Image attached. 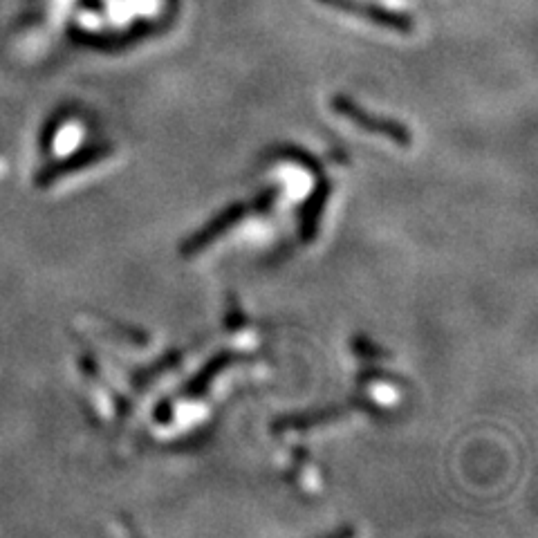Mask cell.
I'll use <instances>...</instances> for the list:
<instances>
[{"mask_svg":"<svg viewBox=\"0 0 538 538\" xmlns=\"http://www.w3.org/2000/svg\"><path fill=\"white\" fill-rule=\"evenodd\" d=\"M321 5H326L330 9H337V12L357 16L361 21H368L379 27H386V30L395 32H413L415 21L411 14L397 12V9H388L384 5L366 3V0H319Z\"/></svg>","mask_w":538,"mask_h":538,"instance_id":"cell-1","label":"cell"},{"mask_svg":"<svg viewBox=\"0 0 538 538\" xmlns=\"http://www.w3.org/2000/svg\"><path fill=\"white\" fill-rule=\"evenodd\" d=\"M81 7L90 9V12H104L106 0H81Z\"/></svg>","mask_w":538,"mask_h":538,"instance_id":"cell-2","label":"cell"},{"mask_svg":"<svg viewBox=\"0 0 538 538\" xmlns=\"http://www.w3.org/2000/svg\"><path fill=\"white\" fill-rule=\"evenodd\" d=\"M171 3H175V0H171Z\"/></svg>","mask_w":538,"mask_h":538,"instance_id":"cell-3","label":"cell"}]
</instances>
